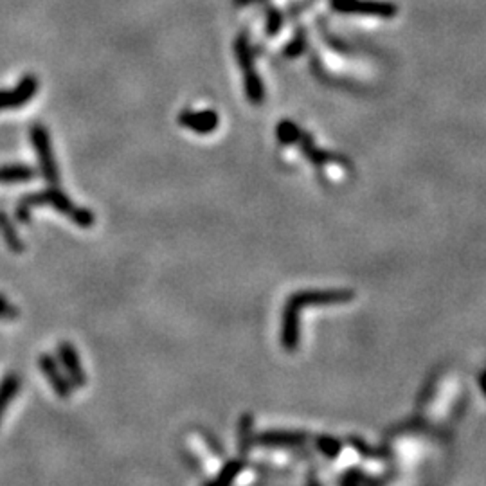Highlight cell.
<instances>
[{"mask_svg": "<svg viewBox=\"0 0 486 486\" xmlns=\"http://www.w3.org/2000/svg\"><path fill=\"white\" fill-rule=\"evenodd\" d=\"M254 2H260V0H234V4L236 6H249L254 4Z\"/></svg>", "mask_w": 486, "mask_h": 486, "instance_id": "e0dca14e", "label": "cell"}, {"mask_svg": "<svg viewBox=\"0 0 486 486\" xmlns=\"http://www.w3.org/2000/svg\"><path fill=\"white\" fill-rule=\"evenodd\" d=\"M56 357H58L60 366H62L63 373L67 375V378H69V382L72 384V387H85L87 373L76 348L72 346L69 341H62V343L58 344V348H56Z\"/></svg>", "mask_w": 486, "mask_h": 486, "instance_id": "5b68a950", "label": "cell"}, {"mask_svg": "<svg viewBox=\"0 0 486 486\" xmlns=\"http://www.w3.org/2000/svg\"><path fill=\"white\" fill-rule=\"evenodd\" d=\"M29 139H31L33 150L38 159L40 175L43 177L49 186H58L60 184V170L56 162L55 150H53L51 133L42 123H35L29 130Z\"/></svg>", "mask_w": 486, "mask_h": 486, "instance_id": "7a4b0ae2", "label": "cell"}, {"mask_svg": "<svg viewBox=\"0 0 486 486\" xmlns=\"http://www.w3.org/2000/svg\"><path fill=\"white\" fill-rule=\"evenodd\" d=\"M267 26H269V31L270 33H276L277 29H280V26H281V15H280V13H276V11L270 13L269 20H267Z\"/></svg>", "mask_w": 486, "mask_h": 486, "instance_id": "2e32d148", "label": "cell"}, {"mask_svg": "<svg viewBox=\"0 0 486 486\" xmlns=\"http://www.w3.org/2000/svg\"><path fill=\"white\" fill-rule=\"evenodd\" d=\"M250 425H253V420L249 416L243 418L240 424V445L243 451H247L250 447Z\"/></svg>", "mask_w": 486, "mask_h": 486, "instance_id": "4fadbf2b", "label": "cell"}, {"mask_svg": "<svg viewBox=\"0 0 486 486\" xmlns=\"http://www.w3.org/2000/svg\"><path fill=\"white\" fill-rule=\"evenodd\" d=\"M335 11L346 13V15L362 16H378V18H391L397 15V8L391 2L380 0H331Z\"/></svg>", "mask_w": 486, "mask_h": 486, "instance_id": "277c9868", "label": "cell"}, {"mask_svg": "<svg viewBox=\"0 0 486 486\" xmlns=\"http://www.w3.org/2000/svg\"><path fill=\"white\" fill-rule=\"evenodd\" d=\"M234 51H236L238 63H240L241 70H243V83H245L247 99H249L253 105H260V103L263 101L265 90L263 85H261L260 76H258L256 72V67H254L253 51H250L249 40H247L245 35L238 36Z\"/></svg>", "mask_w": 486, "mask_h": 486, "instance_id": "3957f363", "label": "cell"}, {"mask_svg": "<svg viewBox=\"0 0 486 486\" xmlns=\"http://www.w3.org/2000/svg\"><path fill=\"white\" fill-rule=\"evenodd\" d=\"M40 83L36 76H23L18 83H16L15 89L9 90H0V112L2 110H11V109H20V106L28 105L33 97L38 94Z\"/></svg>", "mask_w": 486, "mask_h": 486, "instance_id": "8992f818", "label": "cell"}, {"mask_svg": "<svg viewBox=\"0 0 486 486\" xmlns=\"http://www.w3.org/2000/svg\"><path fill=\"white\" fill-rule=\"evenodd\" d=\"M18 308L13 306L2 294H0V319H16Z\"/></svg>", "mask_w": 486, "mask_h": 486, "instance_id": "5bb4252c", "label": "cell"}, {"mask_svg": "<svg viewBox=\"0 0 486 486\" xmlns=\"http://www.w3.org/2000/svg\"><path fill=\"white\" fill-rule=\"evenodd\" d=\"M303 45H304L303 38L294 40V42L287 47V56H297L301 51H303Z\"/></svg>", "mask_w": 486, "mask_h": 486, "instance_id": "9a60e30c", "label": "cell"}, {"mask_svg": "<svg viewBox=\"0 0 486 486\" xmlns=\"http://www.w3.org/2000/svg\"><path fill=\"white\" fill-rule=\"evenodd\" d=\"M38 206H51L63 216L70 218V222L76 223L82 229H90L96 223V214L90 209L72 204L69 194L60 189L58 186H49L47 189L35 191L18 200L15 209V216L18 222L28 223L31 218V209Z\"/></svg>", "mask_w": 486, "mask_h": 486, "instance_id": "6da1fadb", "label": "cell"}, {"mask_svg": "<svg viewBox=\"0 0 486 486\" xmlns=\"http://www.w3.org/2000/svg\"><path fill=\"white\" fill-rule=\"evenodd\" d=\"M36 170L29 164L15 162L0 166V184H18L35 179Z\"/></svg>", "mask_w": 486, "mask_h": 486, "instance_id": "9c48e42d", "label": "cell"}, {"mask_svg": "<svg viewBox=\"0 0 486 486\" xmlns=\"http://www.w3.org/2000/svg\"><path fill=\"white\" fill-rule=\"evenodd\" d=\"M20 389V378L15 373L6 375L2 380H0V421L4 418L6 409L11 405V402L15 400L16 393Z\"/></svg>", "mask_w": 486, "mask_h": 486, "instance_id": "30bf717a", "label": "cell"}, {"mask_svg": "<svg viewBox=\"0 0 486 486\" xmlns=\"http://www.w3.org/2000/svg\"><path fill=\"white\" fill-rule=\"evenodd\" d=\"M241 468H243V463H241V461H229V463H227L226 467L222 468V470L218 472L214 482H223V485H226V482L234 481V477L240 474Z\"/></svg>", "mask_w": 486, "mask_h": 486, "instance_id": "7c38bea8", "label": "cell"}, {"mask_svg": "<svg viewBox=\"0 0 486 486\" xmlns=\"http://www.w3.org/2000/svg\"><path fill=\"white\" fill-rule=\"evenodd\" d=\"M38 368L42 371V375L45 377V380L49 382L51 389L56 393V397H60L62 400H67L72 394V384L69 382L67 375L63 373L60 362L56 360L53 355L42 353L38 357Z\"/></svg>", "mask_w": 486, "mask_h": 486, "instance_id": "52a82bcc", "label": "cell"}, {"mask_svg": "<svg viewBox=\"0 0 486 486\" xmlns=\"http://www.w3.org/2000/svg\"><path fill=\"white\" fill-rule=\"evenodd\" d=\"M179 125L184 126L189 132L199 133V136H207L213 133L220 125V117L214 110H184L179 114Z\"/></svg>", "mask_w": 486, "mask_h": 486, "instance_id": "ba28073f", "label": "cell"}, {"mask_svg": "<svg viewBox=\"0 0 486 486\" xmlns=\"http://www.w3.org/2000/svg\"><path fill=\"white\" fill-rule=\"evenodd\" d=\"M0 236L4 238L6 245L13 250V253L20 254L26 250V245H23L22 238L18 236L16 229L13 227L11 220L8 218V214H4L0 211Z\"/></svg>", "mask_w": 486, "mask_h": 486, "instance_id": "8fae6325", "label": "cell"}]
</instances>
